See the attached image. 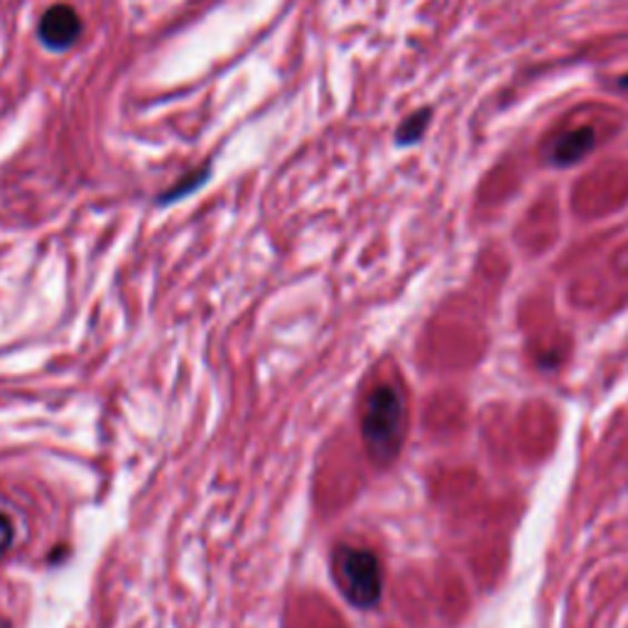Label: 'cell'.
<instances>
[{
  "mask_svg": "<svg viewBox=\"0 0 628 628\" xmlns=\"http://www.w3.org/2000/svg\"><path fill=\"white\" fill-rule=\"evenodd\" d=\"M430 118H432V109H420V111L410 113L396 130V146L408 148V146L420 143L422 136L428 133V128H430Z\"/></svg>",
  "mask_w": 628,
  "mask_h": 628,
  "instance_id": "5",
  "label": "cell"
},
{
  "mask_svg": "<svg viewBox=\"0 0 628 628\" xmlns=\"http://www.w3.org/2000/svg\"><path fill=\"white\" fill-rule=\"evenodd\" d=\"M40 40L44 47H50L54 52H64L72 47L81 34V20L74 8L69 6H52L40 20Z\"/></svg>",
  "mask_w": 628,
  "mask_h": 628,
  "instance_id": "3",
  "label": "cell"
},
{
  "mask_svg": "<svg viewBox=\"0 0 628 628\" xmlns=\"http://www.w3.org/2000/svg\"><path fill=\"white\" fill-rule=\"evenodd\" d=\"M361 440L376 467L393 465L406 440V398L390 383L376 386L361 408Z\"/></svg>",
  "mask_w": 628,
  "mask_h": 628,
  "instance_id": "1",
  "label": "cell"
},
{
  "mask_svg": "<svg viewBox=\"0 0 628 628\" xmlns=\"http://www.w3.org/2000/svg\"><path fill=\"white\" fill-rule=\"evenodd\" d=\"M209 168H201V170H197V172H189V175H185L180 182L175 185V189H170V192H165L162 197H160V205H172V201H177V199H182V197H187V195H192L195 189H199L201 185H205L207 180H209Z\"/></svg>",
  "mask_w": 628,
  "mask_h": 628,
  "instance_id": "6",
  "label": "cell"
},
{
  "mask_svg": "<svg viewBox=\"0 0 628 628\" xmlns=\"http://www.w3.org/2000/svg\"><path fill=\"white\" fill-rule=\"evenodd\" d=\"M13 538H16L13 520L0 514V555H6L10 550V545H13Z\"/></svg>",
  "mask_w": 628,
  "mask_h": 628,
  "instance_id": "7",
  "label": "cell"
},
{
  "mask_svg": "<svg viewBox=\"0 0 628 628\" xmlns=\"http://www.w3.org/2000/svg\"><path fill=\"white\" fill-rule=\"evenodd\" d=\"M619 87H621V89H628V74H624V77L619 79Z\"/></svg>",
  "mask_w": 628,
  "mask_h": 628,
  "instance_id": "8",
  "label": "cell"
},
{
  "mask_svg": "<svg viewBox=\"0 0 628 628\" xmlns=\"http://www.w3.org/2000/svg\"><path fill=\"white\" fill-rule=\"evenodd\" d=\"M0 628H13V626H10L6 619H0Z\"/></svg>",
  "mask_w": 628,
  "mask_h": 628,
  "instance_id": "9",
  "label": "cell"
},
{
  "mask_svg": "<svg viewBox=\"0 0 628 628\" xmlns=\"http://www.w3.org/2000/svg\"><path fill=\"white\" fill-rule=\"evenodd\" d=\"M331 572H335V582L351 607H378L383 595V572L381 562L371 550L339 545L331 555Z\"/></svg>",
  "mask_w": 628,
  "mask_h": 628,
  "instance_id": "2",
  "label": "cell"
},
{
  "mask_svg": "<svg viewBox=\"0 0 628 628\" xmlns=\"http://www.w3.org/2000/svg\"><path fill=\"white\" fill-rule=\"evenodd\" d=\"M597 146V133L591 126H579L567 130L555 140L550 148V162L555 168H572V165L582 162Z\"/></svg>",
  "mask_w": 628,
  "mask_h": 628,
  "instance_id": "4",
  "label": "cell"
}]
</instances>
